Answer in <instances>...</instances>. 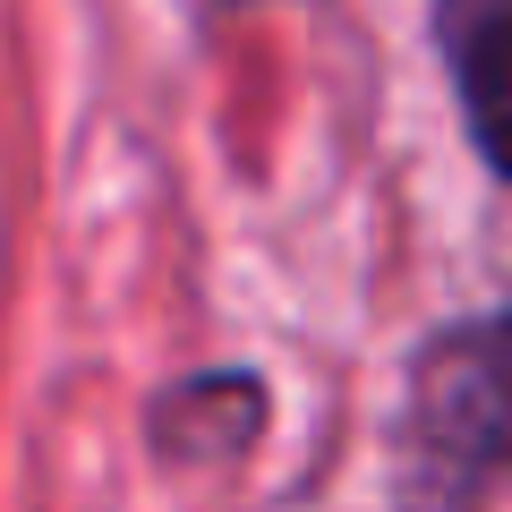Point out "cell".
<instances>
[{
    "mask_svg": "<svg viewBox=\"0 0 512 512\" xmlns=\"http://www.w3.org/2000/svg\"><path fill=\"white\" fill-rule=\"evenodd\" d=\"M504 333L478 325L444 333L410 376L402 410V504L410 512H478V495L504 470Z\"/></svg>",
    "mask_w": 512,
    "mask_h": 512,
    "instance_id": "6da1fadb",
    "label": "cell"
},
{
    "mask_svg": "<svg viewBox=\"0 0 512 512\" xmlns=\"http://www.w3.org/2000/svg\"><path fill=\"white\" fill-rule=\"evenodd\" d=\"M504 26H512V0H444V43H453V69H461V111H470L478 154H504V146H495V103H504Z\"/></svg>",
    "mask_w": 512,
    "mask_h": 512,
    "instance_id": "7a4b0ae2",
    "label": "cell"
}]
</instances>
